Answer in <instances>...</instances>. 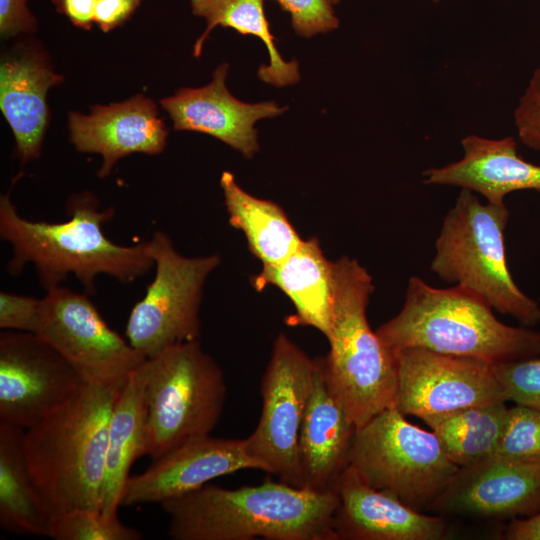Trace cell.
I'll use <instances>...</instances> for the list:
<instances>
[{"instance_id":"obj_1","label":"cell","mask_w":540,"mask_h":540,"mask_svg":"<svg viewBox=\"0 0 540 540\" xmlns=\"http://www.w3.org/2000/svg\"><path fill=\"white\" fill-rule=\"evenodd\" d=\"M98 200L83 192L67 203L70 219L50 223L32 221L18 214L8 195L0 197V237L12 248L7 271L22 272L33 264L41 286L47 291L74 275L85 293L96 291L95 278L108 275L122 283H131L154 266L147 242L124 246L112 242L103 225L115 214L114 208H98Z\"/></svg>"},{"instance_id":"obj_2","label":"cell","mask_w":540,"mask_h":540,"mask_svg":"<svg viewBox=\"0 0 540 540\" xmlns=\"http://www.w3.org/2000/svg\"><path fill=\"white\" fill-rule=\"evenodd\" d=\"M337 504L335 491L265 481L236 489L205 484L161 506L173 540H338Z\"/></svg>"},{"instance_id":"obj_3","label":"cell","mask_w":540,"mask_h":540,"mask_svg":"<svg viewBox=\"0 0 540 540\" xmlns=\"http://www.w3.org/2000/svg\"><path fill=\"white\" fill-rule=\"evenodd\" d=\"M123 386L85 383L24 430L30 473L55 517L75 509L100 510L110 417Z\"/></svg>"},{"instance_id":"obj_4","label":"cell","mask_w":540,"mask_h":540,"mask_svg":"<svg viewBox=\"0 0 540 540\" xmlns=\"http://www.w3.org/2000/svg\"><path fill=\"white\" fill-rule=\"evenodd\" d=\"M377 335L391 349L421 347L491 365L540 357V332L496 318L475 293L455 285L435 288L419 277L408 281L401 311Z\"/></svg>"},{"instance_id":"obj_5","label":"cell","mask_w":540,"mask_h":540,"mask_svg":"<svg viewBox=\"0 0 540 540\" xmlns=\"http://www.w3.org/2000/svg\"><path fill=\"white\" fill-rule=\"evenodd\" d=\"M333 298L324 358L330 390L356 427L394 407L397 359L369 325L366 310L374 284L368 271L347 256L332 262Z\"/></svg>"},{"instance_id":"obj_6","label":"cell","mask_w":540,"mask_h":540,"mask_svg":"<svg viewBox=\"0 0 540 540\" xmlns=\"http://www.w3.org/2000/svg\"><path fill=\"white\" fill-rule=\"evenodd\" d=\"M509 217L505 204L482 203L476 193L461 189L443 219L431 270L531 328L540 322V305L517 286L509 271L504 235Z\"/></svg>"},{"instance_id":"obj_7","label":"cell","mask_w":540,"mask_h":540,"mask_svg":"<svg viewBox=\"0 0 540 540\" xmlns=\"http://www.w3.org/2000/svg\"><path fill=\"white\" fill-rule=\"evenodd\" d=\"M145 453L153 460L197 437L221 418L227 387L217 362L198 339L184 341L144 362Z\"/></svg>"},{"instance_id":"obj_8","label":"cell","mask_w":540,"mask_h":540,"mask_svg":"<svg viewBox=\"0 0 540 540\" xmlns=\"http://www.w3.org/2000/svg\"><path fill=\"white\" fill-rule=\"evenodd\" d=\"M349 465L371 487L419 511L428 508L459 469L432 431L410 423L395 407L356 429Z\"/></svg>"},{"instance_id":"obj_9","label":"cell","mask_w":540,"mask_h":540,"mask_svg":"<svg viewBox=\"0 0 540 540\" xmlns=\"http://www.w3.org/2000/svg\"><path fill=\"white\" fill-rule=\"evenodd\" d=\"M147 248L155 275L131 309L125 335L131 346L151 358L177 343L198 339L204 284L220 257H185L162 231L153 233Z\"/></svg>"},{"instance_id":"obj_10","label":"cell","mask_w":540,"mask_h":540,"mask_svg":"<svg viewBox=\"0 0 540 540\" xmlns=\"http://www.w3.org/2000/svg\"><path fill=\"white\" fill-rule=\"evenodd\" d=\"M316 367L317 358H310L280 333L260 382L259 421L244 439L247 453L259 464L260 470L299 488L298 436Z\"/></svg>"},{"instance_id":"obj_11","label":"cell","mask_w":540,"mask_h":540,"mask_svg":"<svg viewBox=\"0 0 540 540\" xmlns=\"http://www.w3.org/2000/svg\"><path fill=\"white\" fill-rule=\"evenodd\" d=\"M32 333L52 346L86 384L124 385L147 358L112 330L86 293L46 291Z\"/></svg>"},{"instance_id":"obj_12","label":"cell","mask_w":540,"mask_h":540,"mask_svg":"<svg viewBox=\"0 0 540 540\" xmlns=\"http://www.w3.org/2000/svg\"><path fill=\"white\" fill-rule=\"evenodd\" d=\"M83 384L76 370L35 333L0 334V423L28 429Z\"/></svg>"},{"instance_id":"obj_13","label":"cell","mask_w":540,"mask_h":540,"mask_svg":"<svg viewBox=\"0 0 540 540\" xmlns=\"http://www.w3.org/2000/svg\"><path fill=\"white\" fill-rule=\"evenodd\" d=\"M394 407L420 419L467 406L507 402L491 364L421 347L394 350Z\"/></svg>"},{"instance_id":"obj_14","label":"cell","mask_w":540,"mask_h":540,"mask_svg":"<svg viewBox=\"0 0 540 540\" xmlns=\"http://www.w3.org/2000/svg\"><path fill=\"white\" fill-rule=\"evenodd\" d=\"M427 509L485 519L529 517L540 511V460L494 455L459 468Z\"/></svg>"},{"instance_id":"obj_15","label":"cell","mask_w":540,"mask_h":540,"mask_svg":"<svg viewBox=\"0 0 540 540\" xmlns=\"http://www.w3.org/2000/svg\"><path fill=\"white\" fill-rule=\"evenodd\" d=\"M244 469H258L244 439L193 438L164 456L148 469L130 476L121 506L159 503L194 491L214 478Z\"/></svg>"},{"instance_id":"obj_16","label":"cell","mask_w":540,"mask_h":540,"mask_svg":"<svg viewBox=\"0 0 540 540\" xmlns=\"http://www.w3.org/2000/svg\"><path fill=\"white\" fill-rule=\"evenodd\" d=\"M229 64L219 65L212 81L199 88H181L160 101L176 131L208 134L251 158L258 150L255 123L281 115L287 107L275 101L245 103L227 89Z\"/></svg>"},{"instance_id":"obj_17","label":"cell","mask_w":540,"mask_h":540,"mask_svg":"<svg viewBox=\"0 0 540 540\" xmlns=\"http://www.w3.org/2000/svg\"><path fill=\"white\" fill-rule=\"evenodd\" d=\"M333 529L338 540H438L446 534L440 516L416 510L362 480L351 465L334 490Z\"/></svg>"},{"instance_id":"obj_18","label":"cell","mask_w":540,"mask_h":540,"mask_svg":"<svg viewBox=\"0 0 540 540\" xmlns=\"http://www.w3.org/2000/svg\"><path fill=\"white\" fill-rule=\"evenodd\" d=\"M68 123L70 140L78 151L102 156L100 177L109 175L113 166L129 154L161 153L168 135L155 103L142 94L94 106L88 115L70 112Z\"/></svg>"},{"instance_id":"obj_19","label":"cell","mask_w":540,"mask_h":540,"mask_svg":"<svg viewBox=\"0 0 540 540\" xmlns=\"http://www.w3.org/2000/svg\"><path fill=\"white\" fill-rule=\"evenodd\" d=\"M357 427L330 390L325 360L317 358L313 386L298 436L301 488L325 493L335 490L349 465Z\"/></svg>"},{"instance_id":"obj_20","label":"cell","mask_w":540,"mask_h":540,"mask_svg":"<svg viewBox=\"0 0 540 540\" xmlns=\"http://www.w3.org/2000/svg\"><path fill=\"white\" fill-rule=\"evenodd\" d=\"M460 160L424 172V183L449 185L483 196L488 203L505 204L515 191L540 192V166L524 160L513 137L490 139L468 135L461 140Z\"/></svg>"},{"instance_id":"obj_21","label":"cell","mask_w":540,"mask_h":540,"mask_svg":"<svg viewBox=\"0 0 540 540\" xmlns=\"http://www.w3.org/2000/svg\"><path fill=\"white\" fill-rule=\"evenodd\" d=\"M62 81V75L35 53L1 62L0 109L13 132L22 163L40 156L48 119L46 94Z\"/></svg>"},{"instance_id":"obj_22","label":"cell","mask_w":540,"mask_h":540,"mask_svg":"<svg viewBox=\"0 0 540 540\" xmlns=\"http://www.w3.org/2000/svg\"><path fill=\"white\" fill-rule=\"evenodd\" d=\"M267 285L279 288L294 304L291 324L313 326L326 336L333 298L332 261L324 256L317 238L302 239L281 263L262 266L252 286L261 291Z\"/></svg>"},{"instance_id":"obj_23","label":"cell","mask_w":540,"mask_h":540,"mask_svg":"<svg viewBox=\"0 0 540 540\" xmlns=\"http://www.w3.org/2000/svg\"><path fill=\"white\" fill-rule=\"evenodd\" d=\"M144 362L127 378L111 412L100 495V512L108 517H117L130 468L145 453L147 402Z\"/></svg>"},{"instance_id":"obj_24","label":"cell","mask_w":540,"mask_h":540,"mask_svg":"<svg viewBox=\"0 0 540 540\" xmlns=\"http://www.w3.org/2000/svg\"><path fill=\"white\" fill-rule=\"evenodd\" d=\"M24 429L0 423V527L52 538L55 515L40 494L24 451Z\"/></svg>"},{"instance_id":"obj_25","label":"cell","mask_w":540,"mask_h":540,"mask_svg":"<svg viewBox=\"0 0 540 540\" xmlns=\"http://www.w3.org/2000/svg\"><path fill=\"white\" fill-rule=\"evenodd\" d=\"M220 186L230 225L244 233L262 266L281 263L299 247L302 239L278 204L247 193L229 171L222 173Z\"/></svg>"},{"instance_id":"obj_26","label":"cell","mask_w":540,"mask_h":540,"mask_svg":"<svg viewBox=\"0 0 540 540\" xmlns=\"http://www.w3.org/2000/svg\"><path fill=\"white\" fill-rule=\"evenodd\" d=\"M192 13L206 20L207 26L193 47L199 57L210 32L217 26L232 28L242 35L259 38L267 48L269 64L261 65L259 79L275 87L294 85L300 80L299 64L293 59L285 61L276 47L263 0H190Z\"/></svg>"},{"instance_id":"obj_27","label":"cell","mask_w":540,"mask_h":540,"mask_svg":"<svg viewBox=\"0 0 540 540\" xmlns=\"http://www.w3.org/2000/svg\"><path fill=\"white\" fill-rule=\"evenodd\" d=\"M506 402L473 405L422 420L437 436L446 456L459 468L470 467L495 455L504 431Z\"/></svg>"},{"instance_id":"obj_28","label":"cell","mask_w":540,"mask_h":540,"mask_svg":"<svg viewBox=\"0 0 540 540\" xmlns=\"http://www.w3.org/2000/svg\"><path fill=\"white\" fill-rule=\"evenodd\" d=\"M142 534L95 509H75L55 517V540H140Z\"/></svg>"},{"instance_id":"obj_29","label":"cell","mask_w":540,"mask_h":540,"mask_svg":"<svg viewBox=\"0 0 540 540\" xmlns=\"http://www.w3.org/2000/svg\"><path fill=\"white\" fill-rule=\"evenodd\" d=\"M495 455L513 460H540V408L520 404L508 408Z\"/></svg>"},{"instance_id":"obj_30","label":"cell","mask_w":540,"mask_h":540,"mask_svg":"<svg viewBox=\"0 0 540 540\" xmlns=\"http://www.w3.org/2000/svg\"><path fill=\"white\" fill-rule=\"evenodd\" d=\"M508 401L540 408V357L492 365Z\"/></svg>"},{"instance_id":"obj_31","label":"cell","mask_w":540,"mask_h":540,"mask_svg":"<svg viewBox=\"0 0 540 540\" xmlns=\"http://www.w3.org/2000/svg\"><path fill=\"white\" fill-rule=\"evenodd\" d=\"M281 9L289 13L295 33L301 37H312L328 33L339 26L333 0H274Z\"/></svg>"},{"instance_id":"obj_32","label":"cell","mask_w":540,"mask_h":540,"mask_svg":"<svg viewBox=\"0 0 540 540\" xmlns=\"http://www.w3.org/2000/svg\"><path fill=\"white\" fill-rule=\"evenodd\" d=\"M514 122L521 142L540 150V66L537 67L514 111Z\"/></svg>"},{"instance_id":"obj_33","label":"cell","mask_w":540,"mask_h":540,"mask_svg":"<svg viewBox=\"0 0 540 540\" xmlns=\"http://www.w3.org/2000/svg\"><path fill=\"white\" fill-rule=\"evenodd\" d=\"M41 299L6 291L0 293V328L33 332Z\"/></svg>"},{"instance_id":"obj_34","label":"cell","mask_w":540,"mask_h":540,"mask_svg":"<svg viewBox=\"0 0 540 540\" xmlns=\"http://www.w3.org/2000/svg\"><path fill=\"white\" fill-rule=\"evenodd\" d=\"M29 0H0V33L4 38L32 33L37 20L28 8Z\"/></svg>"},{"instance_id":"obj_35","label":"cell","mask_w":540,"mask_h":540,"mask_svg":"<svg viewBox=\"0 0 540 540\" xmlns=\"http://www.w3.org/2000/svg\"><path fill=\"white\" fill-rule=\"evenodd\" d=\"M143 0H97L94 22L103 32L125 23Z\"/></svg>"},{"instance_id":"obj_36","label":"cell","mask_w":540,"mask_h":540,"mask_svg":"<svg viewBox=\"0 0 540 540\" xmlns=\"http://www.w3.org/2000/svg\"><path fill=\"white\" fill-rule=\"evenodd\" d=\"M56 11L66 16L74 26L91 29L97 0H51Z\"/></svg>"},{"instance_id":"obj_37","label":"cell","mask_w":540,"mask_h":540,"mask_svg":"<svg viewBox=\"0 0 540 540\" xmlns=\"http://www.w3.org/2000/svg\"><path fill=\"white\" fill-rule=\"evenodd\" d=\"M502 536L507 540H540V511L529 517L513 519Z\"/></svg>"},{"instance_id":"obj_38","label":"cell","mask_w":540,"mask_h":540,"mask_svg":"<svg viewBox=\"0 0 540 540\" xmlns=\"http://www.w3.org/2000/svg\"><path fill=\"white\" fill-rule=\"evenodd\" d=\"M340 0H333L334 5L338 4Z\"/></svg>"},{"instance_id":"obj_39","label":"cell","mask_w":540,"mask_h":540,"mask_svg":"<svg viewBox=\"0 0 540 540\" xmlns=\"http://www.w3.org/2000/svg\"><path fill=\"white\" fill-rule=\"evenodd\" d=\"M440 1H442V0H432V2H434V3H438Z\"/></svg>"},{"instance_id":"obj_40","label":"cell","mask_w":540,"mask_h":540,"mask_svg":"<svg viewBox=\"0 0 540 540\" xmlns=\"http://www.w3.org/2000/svg\"><path fill=\"white\" fill-rule=\"evenodd\" d=\"M539 305H540V298H539V301H538Z\"/></svg>"}]
</instances>
